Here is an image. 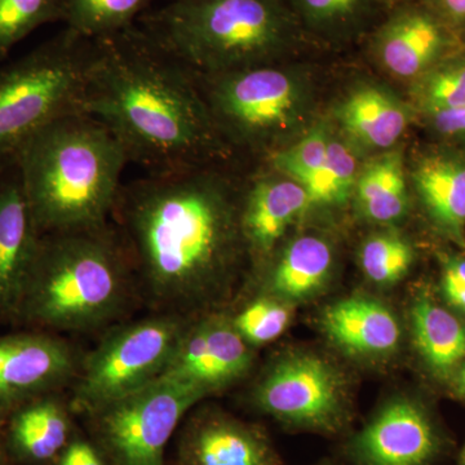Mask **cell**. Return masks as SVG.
Instances as JSON below:
<instances>
[{"instance_id":"obj_1","label":"cell","mask_w":465,"mask_h":465,"mask_svg":"<svg viewBox=\"0 0 465 465\" xmlns=\"http://www.w3.org/2000/svg\"><path fill=\"white\" fill-rule=\"evenodd\" d=\"M152 313L223 311L247 258L240 200L207 166L124 183L112 215Z\"/></svg>"},{"instance_id":"obj_2","label":"cell","mask_w":465,"mask_h":465,"mask_svg":"<svg viewBox=\"0 0 465 465\" xmlns=\"http://www.w3.org/2000/svg\"><path fill=\"white\" fill-rule=\"evenodd\" d=\"M96 41L82 112L105 124L145 173L207 166L219 133L197 75L137 25Z\"/></svg>"},{"instance_id":"obj_3","label":"cell","mask_w":465,"mask_h":465,"mask_svg":"<svg viewBox=\"0 0 465 465\" xmlns=\"http://www.w3.org/2000/svg\"><path fill=\"white\" fill-rule=\"evenodd\" d=\"M143 305L133 260L112 220L42 235L15 329L106 331Z\"/></svg>"},{"instance_id":"obj_4","label":"cell","mask_w":465,"mask_h":465,"mask_svg":"<svg viewBox=\"0 0 465 465\" xmlns=\"http://www.w3.org/2000/svg\"><path fill=\"white\" fill-rule=\"evenodd\" d=\"M128 163L114 134L87 113L61 116L43 128L16 163L41 235L110 222Z\"/></svg>"},{"instance_id":"obj_5","label":"cell","mask_w":465,"mask_h":465,"mask_svg":"<svg viewBox=\"0 0 465 465\" xmlns=\"http://www.w3.org/2000/svg\"><path fill=\"white\" fill-rule=\"evenodd\" d=\"M136 25L197 75L266 65L289 35L277 0H166Z\"/></svg>"},{"instance_id":"obj_6","label":"cell","mask_w":465,"mask_h":465,"mask_svg":"<svg viewBox=\"0 0 465 465\" xmlns=\"http://www.w3.org/2000/svg\"><path fill=\"white\" fill-rule=\"evenodd\" d=\"M99 57V41L65 27L23 57L0 67V173L16 166L36 134L82 112Z\"/></svg>"},{"instance_id":"obj_7","label":"cell","mask_w":465,"mask_h":465,"mask_svg":"<svg viewBox=\"0 0 465 465\" xmlns=\"http://www.w3.org/2000/svg\"><path fill=\"white\" fill-rule=\"evenodd\" d=\"M189 321L177 314L152 313L106 330L96 348L84 354L67 391L75 416L84 418L159 381Z\"/></svg>"},{"instance_id":"obj_8","label":"cell","mask_w":465,"mask_h":465,"mask_svg":"<svg viewBox=\"0 0 465 465\" xmlns=\"http://www.w3.org/2000/svg\"><path fill=\"white\" fill-rule=\"evenodd\" d=\"M203 400L191 388L159 379L84 419L88 436L109 465H166L168 442Z\"/></svg>"},{"instance_id":"obj_9","label":"cell","mask_w":465,"mask_h":465,"mask_svg":"<svg viewBox=\"0 0 465 465\" xmlns=\"http://www.w3.org/2000/svg\"><path fill=\"white\" fill-rule=\"evenodd\" d=\"M347 384L335 366L313 353L278 358L260 376L252 403L286 427L336 434L347 427Z\"/></svg>"},{"instance_id":"obj_10","label":"cell","mask_w":465,"mask_h":465,"mask_svg":"<svg viewBox=\"0 0 465 465\" xmlns=\"http://www.w3.org/2000/svg\"><path fill=\"white\" fill-rule=\"evenodd\" d=\"M197 81L217 133L242 145L262 146L289 127L298 110L295 82L275 67L260 65L197 75Z\"/></svg>"},{"instance_id":"obj_11","label":"cell","mask_w":465,"mask_h":465,"mask_svg":"<svg viewBox=\"0 0 465 465\" xmlns=\"http://www.w3.org/2000/svg\"><path fill=\"white\" fill-rule=\"evenodd\" d=\"M84 357L58 333L32 329L0 333V423L36 397L69 391Z\"/></svg>"},{"instance_id":"obj_12","label":"cell","mask_w":465,"mask_h":465,"mask_svg":"<svg viewBox=\"0 0 465 465\" xmlns=\"http://www.w3.org/2000/svg\"><path fill=\"white\" fill-rule=\"evenodd\" d=\"M253 358V349L226 312H210L191 318L161 379L206 399L242 381L252 369Z\"/></svg>"},{"instance_id":"obj_13","label":"cell","mask_w":465,"mask_h":465,"mask_svg":"<svg viewBox=\"0 0 465 465\" xmlns=\"http://www.w3.org/2000/svg\"><path fill=\"white\" fill-rule=\"evenodd\" d=\"M194 409L179 427L176 465H282L259 425L216 407Z\"/></svg>"},{"instance_id":"obj_14","label":"cell","mask_w":465,"mask_h":465,"mask_svg":"<svg viewBox=\"0 0 465 465\" xmlns=\"http://www.w3.org/2000/svg\"><path fill=\"white\" fill-rule=\"evenodd\" d=\"M440 436L424 407L407 399L382 406L351 439L356 465H428L440 450Z\"/></svg>"},{"instance_id":"obj_15","label":"cell","mask_w":465,"mask_h":465,"mask_svg":"<svg viewBox=\"0 0 465 465\" xmlns=\"http://www.w3.org/2000/svg\"><path fill=\"white\" fill-rule=\"evenodd\" d=\"M41 232L17 166L0 173V326L16 324Z\"/></svg>"},{"instance_id":"obj_16","label":"cell","mask_w":465,"mask_h":465,"mask_svg":"<svg viewBox=\"0 0 465 465\" xmlns=\"http://www.w3.org/2000/svg\"><path fill=\"white\" fill-rule=\"evenodd\" d=\"M67 391L36 397L15 410L2 423L12 465H54L76 433Z\"/></svg>"},{"instance_id":"obj_17","label":"cell","mask_w":465,"mask_h":465,"mask_svg":"<svg viewBox=\"0 0 465 465\" xmlns=\"http://www.w3.org/2000/svg\"><path fill=\"white\" fill-rule=\"evenodd\" d=\"M308 206V193L293 180H253L240 200L241 234L247 255L255 260L269 255Z\"/></svg>"},{"instance_id":"obj_18","label":"cell","mask_w":465,"mask_h":465,"mask_svg":"<svg viewBox=\"0 0 465 465\" xmlns=\"http://www.w3.org/2000/svg\"><path fill=\"white\" fill-rule=\"evenodd\" d=\"M321 323L330 341L351 356H390L400 345L399 320L387 305L369 296L333 302L324 309Z\"/></svg>"},{"instance_id":"obj_19","label":"cell","mask_w":465,"mask_h":465,"mask_svg":"<svg viewBox=\"0 0 465 465\" xmlns=\"http://www.w3.org/2000/svg\"><path fill=\"white\" fill-rule=\"evenodd\" d=\"M425 210L457 243L465 240V158L437 154L424 158L414 173Z\"/></svg>"},{"instance_id":"obj_20","label":"cell","mask_w":465,"mask_h":465,"mask_svg":"<svg viewBox=\"0 0 465 465\" xmlns=\"http://www.w3.org/2000/svg\"><path fill=\"white\" fill-rule=\"evenodd\" d=\"M332 262V250L326 241L313 235L299 238L266 272L262 292L287 304L313 298L326 286Z\"/></svg>"},{"instance_id":"obj_21","label":"cell","mask_w":465,"mask_h":465,"mask_svg":"<svg viewBox=\"0 0 465 465\" xmlns=\"http://www.w3.org/2000/svg\"><path fill=\"white\" fill-rule=\"evenodd\" d=\"M445 36L434 18L420 12L401 15L382 30L379 52L390 72L401 78L423 73L439 56Z\"/></svg>"},{"instance_id":"obj_22","label":"cell","mask_w":465,"mask_h":465,"mask_svg":"<svg viewBox=\"0 0 465 465\" xmlns=\"http://www.w3.org/2000/svg\"><path fill=\"white\" fill-rule=\"evenodd\" d=\"M419 353L436 374L446 376L465 361V324L432 300L419 298L411 309Z\"/></svg>"},{"instance_id":"obj_23","label":"cell","mask_w":465,"mask_h":465,"mask_svg":"<svg viewBox=\"0 0 465 465\" xmlns=\"http://www.w3.org/2000/svg\"><path fill=\"white\" fill-rule=\"evenodd\" d=\"M341 116L351 136L375 149L390 148L399 142L409 124V115L399 101L376 88H362L351 94Z\"/></svg>"},{"instance_id":"obj_24","label":"cell","mask_w":465,"mask_h":465,"mask_svg":"<svg viewBox=\"0 0 465 465\" xmlns=\"http://www.w3.org/2000/svg\"><path fill=\"white\" fill-rule=\"evenodd\" d=\"M358 202L367 217L376 223H391L407 210V191L402 161L388 154L367 164L357 177Z\"/></svg>"},{"instance_id":"obj_25","label":"cell","mask_w":465,"mask_h":465,"mask_svg":"<svg viewBox=\"0 0 465 465\" xmlns=\"http://www.w3.org/2000/svg\"><path fill=\"white\" fill-rule=\"evenodd\" d=\"M155 0H65L66 27L88 39H104L136 25Z\"/></svg>"},{"instance_id":"obj_26","label":"cell","mask_w":465,"mask_h":465,"mask_svg":"<svg viewBox=\"0 0 465 465\" xmlns=\"http://www.w3.org/2000/svg\"><path fill=\"white\" fill-rule=\"evenodd\" d=\"M65 16V0H0V61L34 30Z\"/></svg>"},{"instance_id":"obj_27","label":"cell","mask_w":465,"mask_h":465,"mask_svg":"<svg viewBox=\"0 0 465 465\" xmlns=\"http://www.w3.org/2000/svg\"><path fill=\"white\" fill-rule=\"evenodd\" d=\"M226 314L242 339L252 349L280 338L291 321L289 304L265 292L258 293L238 311Z\"/></svg>"},{"instance_id":"obj_28","label":"cell","mask_w":465,"mask_h":465,"mask_svg":"<svg viewBox=\"0 0 465 465\" xmlns=\"http://www.w3.org/2000/svg\"><path fill=\"white\" fill-rule=\"evenodd\" d=\"M357 161L338 140H330L326 161L313 176L302 183L311 204H335L347 200L351 188H356Z\"/></svg>"},{"instance_id":"obj_29","label":"cell","mask_w":465,"mask_h":465,"mask_svg":"<svg viewBox=\"0 0 465 465\" xmlns=\"http://www.w3.org/2000/svg\"><path fill=\"white\" fill-rule=\"evenodd\" d=\"M412 260V247L397 234L372 235L361 252L363 272L379 284L396 283L409 272Z\"/></svg>"},{"instance_id":"obj_30","label":"cell","mask_w":465,"mask_h":465,"mask_svg":"<svg viewBox=\"0 0 465 465\" xmlns=\"http://www.w3.org/2000/svg\"><path fill=\"white\" fill-rule=\"evenodd\" d=\"M330 137L322 128L314 130L292 148L274 153L269 162L278 173L302 185L322 167L327 157Z\"/></svg>"},{"instance_id":"obj_31","label":"cell","mask_w":465,"mask_h":465,"mask_svg":"<svg viewBox=\"0 0 465 465\" xmlns=\"http://www.w3.org/2000/svg\"><path fill=\"white\" fill-rule=\"evenodd\" d=\"M420 97L430 114L465 105V61L442 67L428 76Z\"/></svg>"},{"instance_id":"obj_32","label":"cell","mask_w":465,"mask_h":465,"mask_svg":"<svg viewBox=\"0 0 465 465\" xmlns=\"http://www.w3.org/2000/svg\"><path fill=\"white\" fill-rule=\"evenodd\" d=\"M300 7L314 23L333 25L356 16L366 0H298Z\"/></svg>"},{"instance_id":"obj_33","label":"cell","mask_w":465,"mask_h":465,"mask_svg":"<svg viewBox=\"0 0 465 465\" xmlns=\"http://www.w3.org/2000/svg\"><path fill=\"white\" fill-rule=\"evenodd\" d=\"M54 465H109V463L90 436L76 430L74 437L58 455Z\"/></svg>"},{"instance_id":"obj_34","label":"cell","mask_w":465,"mask_h":465,"mask_svg":"<svg viewBox=\"0 0 465 465\" xmlns=\"http://www.w3.org/2000/svg\"><path fill=\"white\" fill-rule=\"evenodd\" d=\"M433 125L445 136H465V105L433 113Z\"/></svg>"},{"instance_id":"obj_35","label":"cell","mask_w":465,"mask_h":465,"mask_svg":"<svg viewBox=\"0 0 465 465\" xmlns=\"http://www.w3.org/2000/svg\"><path fill=\"white\" fill-rule=\"evenodd\" d=\"M442 291L450 304L465 314V283L443 274Z\"/></svg>"},{"instance_id":"obj_36","label":"cell","mask_w":465,"mask_h":465,"mask_svg":"<svg viewBox=\"0 0 465 465\" xmlns=\"http://www.w3.org/2000/svg\"><path fill=\"white\" fill-rule=\"evenodd\" d=\"M440 3L451 20L457 23L465 20V0H440Z\"/></svg>"},{"instance_id":"obj_37","label":"cell","mask_w":465,"mask_h":465,"mask_svg":"<svg viewBox=\"0 0 465 465\" xmlns=\"http://www.w3.org/2000/svg\"><path fill=\"white\" fill-rule=\"evenodd\" d=\"M455 385H457L458 393L465 399V363L459 366L457 376H455Z\"/></svg>"},{"instance_id":"obj_38","label":"cell","mask_w":465,"mask_h":465,"mask_svg":"<svg viewBox=\"0 0 465 465\" xmlns=\"http://www.w3.org/2000/svg\"><path fill=\"white\" fill-rule=\"evenodd\" d=\"M0 465H12L11 460H9L7 451H5V440H3L2 423H0Z\"/></svg>"},{"instance_id":"obj_39","label":"cell","mask_w":465,"mask_h":465,"mask_svg":"<svg viewBox=\"0 0 465 465\" xmlns=\"http://www.w3.org/2000/svg\"><path fill=\"white\" fill-rule=\"evenodd\" d=\"M461 465H465V448L463 450V454H461Z\"/></svg>"},{"instance_id":"obj_40","label":"cell","mask_w":465,"mask_h":465,"mask_svg":"<svg viewBox=\"0 0 465 465\" xmlns=\"http://www.w3.org/2000/svg\"><path fill=\"white\" fill-rule=\"evenodd\" d=\"M320 465H330V464H320Z\"/></svg>"}]
</instances>
